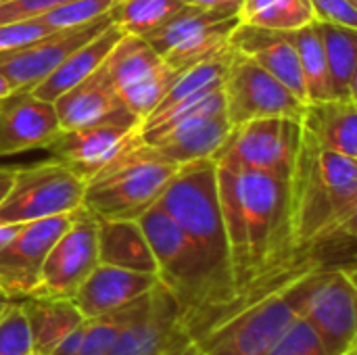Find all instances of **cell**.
Listing matches in <instances>:
<instances>
[{
    "label": "cell",
    "instance_id": "cell-1",
    "mask_svg": "<svg viewBox=\"0 0 357 355\" xmlns=\"http://www.w3.org/2000/svg\"><path fill=\"white\" fill-rule=\"evenodd\" d=\"M215 165L236 295L232 314L312 270L328 268L295 245L291 180L255 169Z\"/></svg>",
    "mask_w": 357,
    "mask_h": 355
},
{
    "label": "cell",
    "instance_id": "cell-2",
    "mask_svg": "<svg viewBox=\"0 0 357 355\" xmlns=\"http://www.w3.org/2000/svg\"><path fill=\"white\" fill-rule=\"evenodd\" d=\"M291 226L299 251L324 266H356L357 159L320 146L305 130L291 178Z\"/></svg>",
    "mask_w": 357,
    "mask_h": 355
},
{
    "label": "cell",
    "instance_id": "cell-3",
    "mask_svg": "<svg viewBox=\"0 0 357 355\" xmlns=\"http://www.w3.org/2000/svg\"><path fill=\"white\" fill-rule=\"evenodd\" d=\"M138 222L157 264V280L178 303L190 341L201 339L232 314L234 295L215 278L199 249L159 205L146 209Z\"/></svg>",
    "mask_w": 357,
    "mask_h": 355
},
{
    "label": "cell",
    "instance_id": "cell-4",
    "mask_svg": "<svg viewBox=\"0 0 357 355\" xmlns=\"http://www.w3.org/2000/svg\"><path fill=\"white\" fill-rule=\"evenodd\" d=\"M155 205H159L190 239L215 278L234 295L215 161L197 159L178 165Z\"/></svg>",
    "mask_w": 357,
    "mask_h": 355
},
{
    "label": "cell",
    "instance_id": "cell-5",
    "mask_svg": "<svg viewBox=\"0 0 357 355\" xmlns=\"http://www.w3.org/2000/svg\"><path fill=\"white\" fill-rule=\"evenodd\" d=\"M176 169L140 142L86 182L82 205L98 220H138L159 201Z\"/></svg>",
    "mask_w": 357,
    "mask_h": 355
},
{
    "label": "cell",
    "instance_id": "cell-6",
    "mask_svg": "<svg viewBox=\"0 0 357 355\" xmlns=\"http://www.w3.org/2000/svg\"><path fill=\"white\" fill-rule=\"evenodd\" d=\"M312 272L243 308L192 343L209 355H266L301 316Z\"/></svg>",
    "mask_w": 357,
    "mask_h": 355
},
{
    "label": "cell",
    "instance_id": "cell-7",
    "mask_svg": "<svg viewBox=\"0 0 357 355\" xmlns=\"http://www.w3.org/2000/svg\"><path fill=\"white\" fill-rule=\"evenodd\" d=\"M86 180L56 159L15 167L8 195L0 203V224H27L71 213L82 205Z\"/></svg>",
    "mask_w": 357,
    "mask_h": 355
},
{
    "label": "cell",
    "instance_id": "cell-8",
    "mask_svg": "<svg viewBox=\"0 0 357 355\" xmlns=\"http://www.w3.org/2000/svg\"><path fill=\"white\" fill-rule=\"evenodd\" d=\"M301 140V121L289 117L253 119L230 130L213 161L291 180L297 167Z\"/></svg>",
    "mask_w": 357,
    "mask_h": 355
},
{
    "label": "cell",
    "instance_id": "cell-9",
    "mask_svg": "<svg viewBox=\"0 0 357 355\" xmlns=\"http://www.w3.org/2000/svg\"><path fill=\"white\" fill-rule=\"evenodd\" d=\"M356 266L320 268L312 272L301 316L320 337L328 355L357 347Z\"/></svg>",
    "mask_w": 357,
    "mask_h": 355
},
{
    "label": "cell",
    "instance_id": "cell-10",
    "mask_svg": "<svg viewBox=\"0 0 357 355\" xmlns=\"http://www.w3.org/2000/svg\"><path fill=\"white\" fill-rule=\"evenodd\" d=\"M236 25L238 15H220L184 4L144 40L172 69L182 71L230 48Z\"/></svg>",
    "mask_w": 357,
    "mask_h": 355
},
{
    "label": "cell",
    "instance_id": "cell-11",
    "mask_svg": "<svg viewBox=\"0 0 357 355\" xmlns=\"http://www.w3.org/2000/svg\"><path fill=\"white\" fill-rule=\"evenodd\" d=\"M121 103L142 121L161 103L180 71L172 69L140 36L123 33L102 63Z\"/></svg>",
    "mask_w": 357,
    "mask_h": 355
},
{
    "label": "cell",
    "instance_id": "cell-12",
    "mask_svg": "<svg viewBox=\"0 0 357 355\" xmlns=\"http://www.w3.org/2000/svg\"><path fill=\"white\" fill-rule=\"evenodd\" d=\"M222 94L226 119L232 128L264 117H289L295 121L303 119L305 103L238 50H234L226 71Z\"/></svg>",
    "mask_w": 357,
    "mask_h": 355
},
{
    "label": "cell",
    "instance_id": "cell-13",
    "mask_svg": "<svg viewBox=\"0 0 357 355\" xmlns=\"http://www.w3.org/2000/svg\"><path fill=\"white\" fill-rule=\"evenodd\" d=\"M98 218L79 205L71 222L50 247L38 280L36 295L71 299L86 276L98 266Z\"/></svg>",
    "mask_w": 357,
    "mask_h": 355
},
{
    "label": "cell",
    "instance_id": "cell-14",
    "mask_svg": "<svg viewBox=\"0 0 357 355\" xmlns=\"http://www.w3.org/2000/svg\"><path fill=\"white\" fill-rule=\"evenodd\" d=\"M142 142L140 119H111L75 130H61L46 146L52 159L73 169L86 182Z\"/></svg>",
    "mask_w": 357,
    "mask_h": 355
},
{
    "label": "cell",
    "instance_id": "cell-15",
    "mask_svg": "<svg viewBox=\"0 0 357 355\" xmlns=\"http://www.w3.org/2000/svg\"><path fill=\"white\" fill-rule=\"evenodd\" d=\"M188 341L178 303L157 280L107 355H169Z\"/></svg>",
    "mask_w": 357,
    "mask_h": 355
},
{
    "label": "cell",
    "instance_id": "cell-16",
    "mask_svg": "<svg viewBox=\"0 0 357 355\" xmlns=\"http://www.w3.org/2000/svg\"><path fill=\"white\" fill-rule=\"evenodd\" d=\"M111 23L113 17L109 10L107 15L86 25L50 31L27 46L0 52V73L10 82L13 90H31L46 75H50L73 50L92 40Z\"/></svg>",
    "mask_w": 357,
    "mask_h": 355
},
{
    "label": "cell",
    "instance_id": "cell-17",
    "mask_svg": "<svg viewBox=\"0 0 357 355\" xmlns=\"http://www.w3.org/2000/svg\"><path fill=\"white\" fill-rule=\"evenodd\" d=\"M69 222L71 213H63L21 224L13 241L0 251V291L4 295L10 299L36 295L42 264Z\"/></svg>",
    "mask_w": 357,
    "mask_h": 355
},
{
    "label": "cell",
    "instance_id": "cell-18",
    "mask_svg": "<svg viewBox=\"0 0 357 355\" xmlns=\"http://www.w3.org/2000/svg\"><path fill=\"white\" fill-rule=\"evenodd\" d=\"M59 132L54 105L29 90H15L0 100V157L46 149Z\"/></svg>",
    "mask_w": 357,
    "mask_h": 355
},
{
    "label": "cell",
    "instance_id": "cell-19",
    "mask_svg": "<svg viewBox=\"0 0 357 355\" xmlns=\"http://www.w3.org/2000/svg\"><path fill=\"white\" fill-rule=\"evenodd\" d=\"M230 44L234 50L249 56L268 73H272L299 100L307 105L305 84H303V73H301L293 31L264 29V27L238 23L236 29L232 31Z\"/></svg>",
    "mask_w": 357,
    "mask_h": 355
},
{
    "label": "cell",
    "instance_id": "cell-20",
    "mask_svg": "<svg viewBox=\"0 0 357 355\" xmlns=\"http://www.w3.org/2000/svg\"><path fill=\"white\" fill-rule=\"evenodd\" d=\"M52 105L61 130L86 128L111 119H138L117 96L105 65L61 94Z\"/></svg>",
    "mask_w": 357,
    "mask_h": 355
},
{
    "label": "cell",
    "instance_id": "cell-21",
    "mask_svg": "<svg viewBox=\"0 0 357 355\" xmlns=\"http://www.w3.org/2000/svg\"><path fill=\"white\" fill-rule=\"evenodd\" d=\"M157 285L155 274L132 272L107 264H98L86 280L77 287L71 301L82 312L84 318L102 316L107 312L119 310Z\"/></svg>",
    "mask_w": 357,
    "mask_h": 355
},
{
    "label": "cell",
    "instance_id": "cell-22",
    "mask_svg": "<svg viewBox=\"0 0 357 355\" xmlns=\"http://www.w3.org/2000/svg\"><path fill=\"white\" fill-rule=\"evenodd\" d=\"M230 130L232 126L226 119V113L190 115L144 144L151 146L161 159L184 165L197 159H213L226 142Z\"/></svg>",
    "mask_w": 357,
    "mask_h": 355
},
{
    "label": "cell",
    "instance_id": "cell-23",
    "mask_svg": "<svg viewBox=\"0 0 357 355\" xmlns=\"http://www.w3.org/2000/svg\"><path fill=\"white\" fill-rule=\"evenodd\" d=\"M121 36H123L121 27L113 21L109 27H105L92 40H88L77 50H73L50 75H46L29 92L42 100L54 103L69 88H73L75 84L86 80L90 73H94L107 61V56L111 54L113 46L119 42Z\"/></svg>",
    "mask_w": 357,
    "mask_h": 355
},
{
    "label": "cell",
    "instance_id": "cell-24",
    "mask_svg": "<svg viewBox=\"0 0 357 355\" xmlns=\"http://www.w3.org/2000/svg\"><path fill=\"white\" fill-rule=\"evenodd\" d=\"M301 126L320 146L351 159L357 157V98L307 103Z\"/></svg>",
    "mask_w": 357,
    "mask_h": 355
},
{
    "label": "cell",
    "instance_id": "cell-25",
    "mask_svg": "<svg viewBox=\"0 0 357 355\" xmlns=\"http://www.w3.org/2000/svg\"><path fill=\"white\" fill-rule=\"evenodd\" d=\"M17 301L27 320L33 354L50 355L71 331L86 320L67 297L31 295Z\"/></svg>",
    "mask_w": 357,
    "mask_h": 355
},
{
    "label": "cell",
    "instance_id": "cell-26",
    "mask_svg": "<svg viewBox=\"0 0 357 355\" xmlns=\"http://www.w3.org/2000/svg\"><path fill=\"white\" fill-rule=\"evenodd\" d=\"M98 264L155 274L157 264L138 220H98Z\"/></svg>",
    "mask_w": 357,
    "mask_h": 355
},
{
    "label": "cell",
    "instance_id": "cell-27",
    "mask_svg": "<svg viewBox=\"0 0 357 355\" xmlns=\"http://www.w3.org/2000/svg\"><path fill=\"white\" fill-rule=\"evenodd\" d=\"M314 25L324 46L335 98H357V29L328 21Z\"/></svg>",
    "mask_w": 357,
    "mask_h": 355
},
{
    "label": "cell",
    "instance_id": "cell-28",
    "mask_svg": "<svg viewBox=\"0 0 357 355\" xmlns=\"http://www.w3.org/2000/svg\"><path fill=\"white\" fill-rule=\"evenodd\" d=\"M316 21L310 0H241L238 23L293 31Z\"/></svg>",
    "mask_w": 357,
    "mask_h": 355
},
{
    "label": "cell",
    "instance_id": "cell-29",
    "mask_svg": "<svg viewBox=\"0 0 357 355\" xmlns=\"http://www.w3.org/2000/svg\"><path fill=\"white\" fill-rule=\"evenodd\" d=\"M293 40H295L297 54H299V65H301V73H303L307 103H320V100L335 98L324 46H322V40L316 31L314 21L299 27V29H293Z\"/></svg>",
    "mask_w": 357,
    "mask_h": 355
},
{
    "label": "cell",
    "instance_id": "cell-30",
    "mask_svg": "<svg viewBox=\"0 0 357 355\" xmlns=\"http://www.w3.org/2000/svg\"><path fill=\"white\" fill-rule=\"evenodd\" d=\"M184 6L182 0H117L111 8L113 21L130 36H149Z\"/></svg>",
    "mask_w": 357,
    "mask_h": 355
},
{
    "label": "cell",
    "instance_id": "cell-31",
    "mask_svg": "<svg viewBox=\"0 0 357 355\" xmlns=\"http://www.w3.org/2000/svg\"><path fill=\"white\" fill-rule=\"evenodd\" d=\"M146 295V293H144ZM142 295V297H144ZM142 297H138L136 301L107 312L102 316H94V318H86L84 320V337H82V345L77 349V355H107L111 352L113 343L117 341L119 333L123 331V326L130 322V318L136 314Z\"/></svg>",
    "mask_w": 357,
    "mask_h": 355
},
{
    "label": "cell",
    "instance_id": "cell-32",
    "mask_svg": "<svg viewBox=\"0 0 357 355\" xmlns=\"http://www.w3.org/2000/svg\"><path fill=\"white\" fill-rule=\"evenodd\" d=\"M115 2L117 0H67L36 19H40L50 31L71 29L107 15Z\"/></svg>",
    "mask_w": 357,
    "mask_h": 355
},
{
    "label": "cell",
    "instance_id": "cell-33",
    "mask_svg": "<svg viewBox=\"0 0 357 355\" xmlns=\"http://www.w3.org/2000/svg\"><path fill=\"white\" fill-rule=\"evenodd\" d=\"M266 355H328V352L310 322L299 316L266 352Z\"/></svg>",
    "mask_w": 357,
    "mask_h": 355
},
{
    "label": "cell",
    "instance_id": "cell-34",
    "mask_svg": "<svg viewBox=\"0 0 357 355\" xmlns=\"http://www.w3.org/2000/svg\"><path fill=\"white\" fill-rule=\"evenodd\" d=\"M31 352V337L27 328V320L19 301L15 299L13 305L0 316V355H29Z\"/></svg>",
    "mask_w": 357,
    "mask_h": 355
},
{
    "label": "cell",
    "instance_id": "cell-35",
    "mask_svg": "<svg viewBox=\"0 0 357 355\" xmlns=\"http://www.w3.org/2000/svg\"><path fill=\"white\" fill-rule=\"evenodd\" d=\"M46 33H50V29L40 19L2 23L0 25V52H8V50L27 46V44L40 40Z\"/></svg>",
    "mask_w": 357,
    "mask_h": 355
},
{
    "label": "cell",
    "instance_id": "cell-36",
    "mask_svg": "<svg viewBox=\"0 0 357 355\" xmlns=\"http://www.w3.org/2000/svg\"><path fill=\"white\" fill-rule=\"evenodd\" d=\"M67 0H0V25L42 17Z\"/></svg>",
    "mask_w": 357,
    "mask_h": 355
},
{
    "label": "cell",
    "instance_id": "cell-37",
    "mask_svg": "<svg viewBox=\"0 0 357 355\" xmlns=\"http://www.w3.org/2000/svg\"><path fill=\"white\" fill-rule=\"evenodd\" d=\"M316 21L357 27V2L354 0H310Z\"/></svg>",
    "mask_w": 357,
    "mask_h": 355
},
{
    "label": "cell",
    "instance_id": "cell-38",
    "mask_svg": "<svg viewBox=\"0 0 357 355\" xmlns=\"http://www.w3.org/2000/svg\"><path fill=\"white\" fill-rule=\"evenodd\" d=\"M182 2L220 15H238V4H241V0H182Z\"/></svg>",
    "mask_w": 357,
    "mask_h": 355
},
{
    "label": "cell",
    "instance_id": "cell-39",
    "mask_svg": "<svg viewBox=\"0 0 357 355\" xmlns=\"http://www.w3.org/2000/svg\"><path fill=\"white\" fill-rule=\"evenodd\" d=\"M13 178H15V167H0V203L4 201V197L10 190Z\"/></svg>",
    "mask_w": 357,
    "mask_h": 355
},
{
    "label": "cell",
    "instance_id": "cell-40",
    "mask_svg": "<svg viewBox=\"0 0 357 355\" xmlns=\"http://www.w3.org/2000/svg\"><path fill=\"white\" fill-rule=\"evenodd\" d=\"M21 224H0V251L13 241V236L19 232Z\"/></svg>",
    "mask_w": 357,
    "mask_h": 355
},
{
    "label": "cell",
    "instance_id": "cell-41",
    "mask_svg": "<svg viewBox=\"0 0 357 355\" xmlns=\"http://www.w3.org/2000/svg\"><path fill=\"white\" fill-rule=\"evenodd\" d=\"M169 355H209V354H205V352H203V349H199L192 341H188V343L180 345L178 349H174Z\"/></svg>",
    "mask_w": 357,
    "mask_h": 355
},
{
    "label": "cell",
    "instance_id": "cell-42",
    "mask_svg": "<svg viewBox=\"0 0 357 355\" xmlns=\"http://www.w3.org/2000/svg\"><path fill=\"white\" fill-rule=\"evenodd\" d=\"M15 90H13V86H10V82L0 73V100H4L6 96H10Z\"/></svg>",
    "mask_w": 357,
    "mask_h": 355
},
{
    "label": "cell",
    "instance_id": "cell-43",
    "mask_svg": "<svg viewBox=\"0 0 357 355\" xmlns=\"http://www.w3.org/2000/svg\"><path fill=\"white\" fill-rule=\"evenodd\" d=\"M13 301H15V299H10L8 295H4V293L0 291V316H2L10 305H13Z\"/></svg>",
    "mask_w": 357,
    "mask_h": 355
},
{
    "label": "cell",
    "instance_id": "cell-44",
    "mask_svg": "<svg viewBox=\"0 0 357 355\" xmlns=\"http://www.w3.org/2000/svg\"><path fill=\"white\" fill-rule=\"evenodd\" d=\"M345 355H357V347H356V349H349V352H347Z\"/></svg>",
    "mask_w": 357,
    "mask_h": 355
},
{
    "label": "cell",
    "instance_id": "cell-45",
    "mask_svg": "<svg viewBox=\"0 0 357 355\" xmlns=\"http://www.w3.org/2000/svg\"><path fill=\"white\" fill-rule=\"evenodd\" d=\"M29 355H40V354H29Z\"/></svg>",
    "mask_w": 357,
    "mask_h": 355
},
{
    "label": "cell",
    "instance_id": "cell-46",
    "mask_svg": "<svg viewBox=\"0 0 357 355\" xmlns=\"http://www.w3.org/2000/svg\"><path fill=\"white\" fill-rule=\"evenodd\" d=\"M354 2H357V0H354Z\"/></svg>",
    "mask_w": 357,
    "mask_h": 355
}]
</instances>
